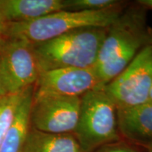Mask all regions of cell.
<instances>
[{
    "label": "cell",
    "mask_w": 152,
    "mask_h": 152,
    "mask_svg": "<svg viewBox=\"0 0 152 152\" xmlns=\"http://www.w3.org/2000/svg\"><path fill=\"white\" fill-rule=\"evenodd\" d=\"M65 9V0H0V10L8 23L32 21Z\"/></svg>",
    "instance_id": "30bf717a"
},
{
    "label": "cell",
    "mask_w": 152,
    "mask_h": 152,
    "mask_svg": "<svg viewBox=\"0 0 152 152\" xmlns=\"http://www.w3.org/2000/svg\"><path fill=\"white\" fill-rule=\"evenodd\" d=\"M151 86L152 39L117 77L102 88L117 109H121L149 102Z\"/></svg>",
    "instance_id": "5b68a950"
},
{
    "label": "cell",
    "mask_w": 152,
    "mask_h": 152,
    "mask_svg": "<svg viewBox=\"0 0 152 152\" xmlns=\"http://www.w3.org/2000/svg\"><path fill=\"white\" fill-rule=\"evenodd\" d=\"M122 13V7L98 11H57L32 21L9 23L6 38L34 45L80 28H109Z\"/></svg>",
    "instance_id": "3957f363"
},
{
    "label": "cell",
    "mask_w": 152,
    "mask_h": 152,
    "mask_svg": "<svg viewBox=\"0 0 152 152\" xmlns=\"http://www.w3.org/2000/svg\"><path fill=\"white\" fill-rule=\"evenodd\" d=\"M7 95H8V94H7V91H6L4 87L1 77H0V99L3 98L4 96H7Z\"/></svg>",
    "instance_id": "ac0fdd59"
},
{
    "label": "cell",
    "mask_w": 152,
    "mask_h": 152,
    "mask_svg": "<svg viewBox=\"0 0 152 152\" xmlns=\"http://www.w3.org/2000/svg\"><path fill=\"white\" fill-rule=\"evenodd\" d=\"M149 102H151V103H152V86H151V90H150V92H149Z\"/></svg>",
    "instance_id": "d6986e66"
},
{
    "label": "cell",
    "mask_w": 152,
    "mask_h": 152,
    "mask_svg": "<svg viewBox=\"0 0 152 152\" xmlns=\"http://www.w3.org/2000/svg\"><path fill=\"white\" fill-rule=\"evenodd\" d=\"M118 128L125 141L146 149L152 148V103L117 109Z\"/></svg>",
    "instance_id": "9c48e42d"
},
{
    "label": "cell",
    "mask_w": 152,
    "mask_h": 152,
    "mask_svg": "<svg viewBox=\"0 0 152 152\" xmlns=\"http://www.w3.org/2000/svg\"><path fill=\"white\" fill-rule=\"evenodd\" d=\"M147 151H149V152H152V148H151V149H147Z\"/></svg>",
    "instance_id": "ffe728a7"
},
{
    "label": "cell",
    "mask_w": 152,
    "mask_h": 152,
    "mask_svg": "<svg viewBox=\"0 0 152 152\" xmlns=\"http://www.w3.org/2000/svg\"><path fill=\"white\" fill-rule=\"evenodd\" d=\"M80 97L34 95L30 111V126L49 133L75 132L78 121Z\"/></svg>",
    "instance_id": "52a82bcc"
},
{
    "label": "cell",
    "mask_w": 152,
    "mask_h": 152,
    "mask_svg": "<svg viewBox=\"0 0 152 152\" xmlns=\"http://www.w3.org/2000/svg\"><path fill=\"white\" fill-rule=\"evenodd\" d=\"M39 73L32 44L14 38H6L0 44V77L7 94L34 86Z\"/></svg>",
    "instance_id": "8992f818"
},
{
    "label": "cell",
    "mask_w": 152,
    "mask_h": 152,
    "mask_svg": "<svg viewBox=\"0 0 152 152\" xmlns=\"http://www.w3.org/2000/svg\"><path fill=\"white\" fill-rule=\"evenodd\" d=\"M107 30L80 28L32 45L40 73L64 68L93 67Z\"/></svg>",
    "instance_id": "7a4b0ae2"
},
{
    "label": "cell",
    "mask_w": 152,
    "mask_h": 152,
    "mask_svg": "<svg viewBox=\"0 0 152 152\" xmlns=\"http://www.w3.org/2000/svg\"><path fill=\"white\" fill-rule=\"evenodd\" d=\"M25 91L17 94H8L0 99V148L12 124Z\"/></svg>",
    "instance_id": "4fadbf2b"
},
{
    "label": "cell",
    "mask_w": 152,
    "mask_h": 152,
    "mask_svg": "<svg viewBox=\"0 0 152 152\" xmlns=\"http://www.w3.org/2000/svg\"><path fill=\"white\" fill-rule=\"evenodd\" d=\"M34 86L25 91L13 123L6 134L0 152H23L25 144L30 130V111Z\"/></svg>",
    "instance_id": "8fae6325"
},
{
    "label": "cell",
    "mask_w": 152,
    "mask_h": 152,
    "mask_svg": "<svg viewBox=\"0 0 152 152\" xmlns=\"http://www.w3.org/2000/svg\"><path fill=\"white\" fill-rule=\"evenodd\" d=\"M94 152H142L140 147L130 143V142L121 140L119 142L106 144L99 148Z\"/></svg>",
    "instance_id": "9a60e30c"
},
{
    "label": "cell",
    "mask_w": 152,
    "mask_h": 152,
    "mask_svg": "<svg viewBox=\"0 0 152 152\" xmlns=\"http://www.w3.org/2000/svg\"><path fill=\"white\" fill-rule=\"evenodd\" d=\"M94 66L64 68L41 72L34 85V95L78 96L99 88Z\"/></svg>",
    "instance_id": "ba28073f"
},
{
    "label": "cell",
    "mask_w": 152,
    "mask_h": 152,
    "mask_svg": "<svg viewBox=\"0 0 152 152\" xmlns=\"http://www.w3.org/2000/svg\"><path fill=\"white\" fill-rule=\"evenodd\" d=\"M8 23H9L6 20L0 10V44L6 39V33H7Z\"/></svg>",
    "instance_id": "2e32d148"
},
{
    "label": "cell",
    "mask_w": 152,
    "mask_h": 152,
    "mask_svg": "<svg viewBox=\"0 0 152 152\" xmlns=\"http://www.w3.org/2000/svg\"><path fill=\"white\" fill-rule=\"evenodd\" d=\"M125 1L118 0H65V11H98L121 7Z\"/></svg>",
    "instance_id": "5bb4252c"
},
{
    "label": "cell",
    "mask_w": 152,
    "mask_h": 152,
    "mask_svg": "<svg viewBox=\"0 0 152 152\" xmlns=\"http://www.w3.org/2000/svg\"><path fill=\"white\" fill-rule=\"evenodd\" d=\"M73 134L84 152H94L123 140L118 128L117 107L103 88L94 89L80 97L78 121Z\"/></svg>",
    "instance_id": "277c9868"
},
{
    "label": "cell",
    "mask_w": 152,
    "mask_h": 152,
    "mask_svg": "<svg viewBox=\"0 0 152 152\" xmlns=\"http://www.w3.org/2000/svg\"><path fill=\"white\" fill-rule=\"evenodd\" d=\"M23 152H84V151L73 133H49L30 128Z\"/></svg>",
    "instance_id": "7c38bea8"
},
{
    "label": "cell",
    "mask_w": 152,
    "mask_h": 152,
    "mask_svg": "<svg viewBox=\"0 0 152 152\" xmlns=\"http://www.w3.org/2000/svg\"><path fill=\"white\" fill-rule=\"evenodd\" d=\"M139 4L143 6L146 8L152 9V0H140L137 1Z\"/></svg>",
    "instance_id": "e0dca14e"
},
{
    "label": "cell",
    "mask_w": 152,
    "mask_h": 152,
    "mask_svg": "<svg viewBox=\"0 0 152 152\" xmlns=\"http://www.w3.org/2000/svg\"><path fill=\"white\" fill-rule=\"evenodd\" d=\"M152 39L143 14L135 10L121 15L108 28L94 68L102 88L117 77Z\"/></svg>",
    "instance_id": "6da1fadb"
},
{
    "label": "cell",
    "mask_w": 152,
    "mask_h": 152,
    "mask_svg": "<svg viewBox=\"0 0 152 152\" xmlns=\"http://www.w3.org/2000/svg\"></svg>",
    "instance_id": "44dd1931"
}]
</instances>
